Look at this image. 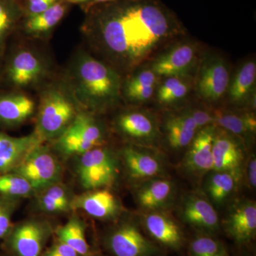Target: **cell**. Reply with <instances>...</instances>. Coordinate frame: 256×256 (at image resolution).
I'll return each mask as SVG.
<instances>
[{"instance_id":"obj_1","label":"cell","mask_w":256,"mask_h":256,"mask_svg":"<svg viewBox=\"0 0 256 256\" xmlns=\"http://www.w3.org/2000/svg\"><path fill=\"white\" fill-rule=\"evenodd\" d=\"M92 15L96 44L116 65L132 69L182 34L176 15L159 0H117Z\"/></svg>"},{"instance_id":"obj_2","label":"cell","mask_w":256,"mask_h":256,"mask_svg":"<svg viewBox=\"0 0 256 256\" xmlns=\"http://www.w3.org/2000/svg\"><path fill=\"white\" fill-rule=\"evenodd\" d=\"M75 76L79 98L89 108L104 110L118 102L120 77L107 64L82 55L76 66Z\"/></svg>"},{"instance_id":"obj_3","label":"cell","mask_w":256,"mask_h":256,"mask_svg":"<svg viewBox=\"0 0 256 256\" xmlns=\"http://www.w3.org/2000/svg\"><path fill=\"white\" fill-rule=\"evenodd\" d=\"M76 172L79 182L87 191L105 188L117 180L119 163L110 150L97 146L78 156Z\"/></svg>"},{"instance_id":"obj_4","label":"cell","mask_w":256,"mask_h":256,"mask_svg":"<svg viewBox=\"0 0 256 256\" xmlns=\"http://www.w3.org/2000/svg\"><path fill=\"white\" fill-rule=\"evenodd\" d=\"M72 102L57 90H50L42 97L35 132L42 140L58 139L76 116Z\"/></svg>"},{"instance_id":"obj_5","label":"cell","mask_w":256,"mask_h":256,"mask_svg":"<svg viewBox=\"0 0 256 256\" xmlns=\"http://www.w3.org/2000/svg\"><path fill=\"white\" fill-rule=\"evenodd\" d=\"M14 172L26 178L36 194L60 182L62 166L50 148L40 144L28 153Z\"/></svg>"},{"instance_id":"obj_6","label":"cell","mask_w":256,"mask_h":256,"mask_svg":"<svg viewBox=\"0 0 256 256\" xmlns=\"http://www.w3.org/2000/svg\"><path fill=\"white\" fill-rule=\"evenodd\" d=\"M200 62L196 44L182 42L160 54L152 60L150 68L158 77L188 78Z\"/></svg>"},{"instance_id":"obj_7","label":"cell","mask_w":256,"mask_h":256,"mask_svg":"<svg viewBox=\"0 0 256 256\" xmlns=\"http://www.w3.org/2000/svg\"><path fill=\"white\" fill-rule=\"evenodd\" d=\"M52 232L46 222L25 220L12 228L5 238L6 246L14 256H41Z\"/></svg>"},{"instance_id":"obj_8","label":"cell","mask_w":256,"mask_h":256,"mask_svg":"<svg viewBox=\"0 0 256 256\" xmlns=\"http://www.w3.org/2000/svg\"><path fill=\"white\" fill-rule=\"evenodd\" d=\"M196 88L202 99L215 102L226 94L230 82L228 65L218 55L207 54L198 65Z\"/></svg>"},{"instance_id":"obj_9","label":"cell","mask_w":256,"mask_h":256,"mask_svg":"<svg viewBox=\"0 0 256 256\" xmlns=\"http://www.w3.org/2000/svg\"><path fill=\"white\" fill-rule=\"evenodd\" d=\"M178 212L183 222L204 234L210 235L220 230L218 214L210 200L201 193L186 194L182 200Z\"/></svg>"},{"instance_id":"obj_10","label":"cell","mask_w":256,"mask_h":256,"mask_svg":"<svg viewBox=\"0 0 256 256\" xmlns=\"http://www.w3.org/2000/svg\"><path fill=\"white\" fill-rule=\"evenodd\" d=\"M214 170L232 173L242 178L245 148L242 138L216 128L213 144Z\"/></svg>"},{"instance_id":"obj_11","label":"cell","mask_w":256,"mask_h":256,"mask_svg":"<svg viewBox=\"0 0 256 256\" xmlns=\"http://www.w3.org/2000/svg\"><path fill=\"white\" fill-rule=\"evenodd\" d=\"M109 248L114 256H154L158 247L143 235L137 224H121L111 233L108 240Z\"/></svg>"},{"instance_id":"obj_12","label":"cell","mask_w":256,"mask_h":256,"mask_svg":"<svg viewBox=\"0 0 256 256\" xmlns=\"http://www.w3.org/2000/svg\"><path fill=\"white\" fill-rule=\"evenodd\" d=\"M151 148L140 146H124L121 158L129 178L143 182L151 178H163L165 173L162 160Z\"/></svg>"},{"instance_id":"obj_13","label":"cell","mask_w":256,"mask_h":256,"mask_svg":"<svg viewBox=\"0 0 256 256\" xmlns=\"http://www.w3.org/2000/svg\"><path fill=\"white\" fill-rule=\"evenodd\" d=\"M216 128L214 124L202 128L188 146L182 166L188 174L201 176L213 171V144Z\"/></svg>"},{"instance_id":"obj_14","label":"cell","mask_w":256,"mask_h":256,"mask_svg":"<svg viewBox=\"0 0 256 256\" xmlns=\"http://www.w3.org/2000/svg\"><path fill=\"white\" fill-rule=\"evenodd\" d=\"M117 127L137 146L152 148L159 141V126L154 116L143 110L128 111L117 119Z\"/></svg>"},{"instance_id":"obj_15","label":"cell","mask_w":256,"mask_h":256,"mask_svg":"<svg viewBox=\"0 0 256 256\" xmlns=\"http://www.w3.org/2000/svg\"><path fill=\"white\" fill-rule=\"evenodd\" d=\"M224 227L237 244L249 242L256 234V204L252 200H242L230 207Z\"/></svg>"},{"instance_id":"obj_16","label":"cell","mask_w":256,"mask_h":256,"mask_svg":"<svg viewBox=\"0 0 256 256\" xmlns=\"http://www.w3.org/2000/svg\"><path fill=\"white\" fill-rule=\"evenodd\" d=\"M142 224L152 238L161 245L172 250L182 248L184 242L182 230L162 210L146 212L142 216Z\"/></svg>"},{"instance_id":"obj_17","label":"cell","mask_w":256,"mask_h":256,"mask_svg":"<svg viewBox=\"0 0 256 256\" xmlns=\"http://www.w3.org/2000/svg\"><path fill=\"white\" fill-rule=\"evenodd\" d=\"M72 210H82L98 220H112L119 214L120 204L114 194L107 188L89 190L74 197Z\"/></svg>"},{"instance_id":"obj_18","label":"cell","mask_w":256,"mask_h":256,"mask_svg":"<svg viewBox=\"0 0 256 256\" xmlns=\"http://www.w3.org/2000/svg\"><path fill=\"white\" fill-rule=\"evenodd\" d=\"M42 142L35 132L18 138L0 132V174L14 172L28 153Z\"/></svg>"},{"instance_id":"obj_19","label":"cell","mask_w":256,"mask_h":256,"mask_svg":"<svg viewBox=\"0 0 256 256\" xmlns=\"http://www.w3.org/2000/svg\"><path fill=\"white\" fill-rule=\"evenodd\" d=\"M174 184L164 178H151L141 182L136 193L138 204L146 212L162 210L174 198Z\"/></svg>"},{"instance_id":"obj_20","label":"cell","mask_w":256,"mask_h":256,"mask_svg":"<svg viewBox=\"0 0 256 256\" xmlns=\"http://www.w3.org/2000/svg\"><path fill=\"white\" fill-rule=\"evenodd\" d=\"M164 130L168 146L180 150L190 146L200 130L186 110L168 116L164 121Z\"/></svg>"},{"instance_id":"obj_21","label":"cell","mask_w":256,"mask_h":256,"mask_svg":"<svg viewBox=\"0 0 256 256\" xmlns=\"http://www.w3.org/2000/svg\"><path fill=\"white\" fill-rule=\"evenodd\" d=\"M34 102L23 94L0 95V124L14 126L23 122L34 111Z\"/></svg>"},{"instance_id":"obj_22","label":"cell","mask_w":256,"mask_h":256,"mask_svg":"<svg viewBox=\"0 0 256 256\" xmlns=\"http://www.w3.org/2000/svg\"><path fill=\"white\" fill-rule=\"evenodd\" d=\"M41 62L32 52H18L10 60L6 69L8 78L16 86H28L41 75Z\"/></svg>"},{"instance_id":"obj_23","label":"cell","mask_w":256,"mask_h":256,"mask_svg":"<svg viewBox=\"0 0 256 256\" xmlns=\"http://www.w3.org/2000/svg\"><path fill=\"white\" fill-rule=\"evenodd\" d=\"M256 64L255 60H248L238 68L229 82V100L236 105L248 104L250 97L256 92Z\"/></svg>"},{"instance_id":"obj_24","label":"cell","mask_w":256,"mask_h":256,"mask_svg":"<svg viewBox=\"0 0 256 256\" xmlns=\"http://www.w3.org/2000/svg\"><path fill=\"white\" fill-rule=\"evenodd\" d=\"M240 180L227 172H210L205 183L207 198L215 206H223L230 198Z\"/></svg>"},{"instance_id":"obj_25","label":"cell","mask_w":256,"mask_h":256,"mask_svg":"<svg viewBox=\"0 0 256 256\" xmlns=\"http://www.w3.org/2000/svg\"><path fill=\"white\" fill-rule=\"evenodd\" d=\"M217 128L238 137L255 134L256 118L252 112L237 114L232 111L216 110L213 112Z\"/></svg>"},{"instance_id":"obj_26","label":"cell","mask_w":256,"mask_h":256,"mask_svg":"<svg viewBox=\"0 0 256 256\" xmlns=\"http://www.w3.org/2000/svg\"><path fill=\"white\" fill-rule=\"evenodd\" d=\"M58 240L67 244L80 256H88L90 247L86 238L85 226L80 218L74 216L56 230Z\"/></svg>"},{"instance_id":"obj_27","label":"cell","mask_w":256,"mask_h":256,"mask_svg":"<svg viewBox=\"0 0 256 256\" xmlns=\"http://www.w3.org/2000/svg\"><path fill=\"white\" fill-rule=\"evenodd\" d=\"M66 11V5L65 3L58 2L40 14L28 16L25 28L28 33L34 34L50 31L62 20Z\"/></svg>"},{"instance_id":"obj_28","label":"cell","mask_w":256,"mask_h":256,"mask_svg":"<svg viewBox=\"0 0 256 256\" xmlns=\"http://www.w3.org/2000/svg\"><path fill=\"white\" fill-rule=\"evenodd\" d=\"M22 14L16 0H0V57L4 54L10 34Z\"/></svg>"},{"instance_id":"obj_29","label":"cell","mask_w":256,"mask_h":256,"mask_svg":"<svg viewBox=\"0 0 256 256\" xmlns=\"http://www.w3.org/2000/svg\"><path fill=\"white\" fill-rule=\"evenodd\" d=\"M70 126L88 142L96 148L102 146L104 131L92 116L86 114H76Z\"/></svg>"},{"instance_id":"obj_30","label":"cell","mask_w":256,"mask_h":256,"mask_svg":"<svg viewBox=\"0 0 256 256\" xmlns=\"http://www.w3.org/2000/svg\"><path fill=\"white\" fill-rule=\"evenodd\" d=\"M36 194L26 178L14 172L0 174V196L20 198Z\"/></svg>"},{"instance_id":"obj_31","label":"cell","mask_w":256,"mask_h":256,"mask_svg":"<svg viewBox=\"0 0 256 256\" xmlns=\"http://www.w3.org/2000/svg\"><path fill=\"white\" fill-rule=\"evenodd\" d=\"M95 148L92 144L86 141L70 126L56 139L57 149L62 154L67 156H78Z\"/></svg>"},{"instance_id":"obj_32","label":"cell","mask_w":256,"mask_h":256,"mask_svg":"<svg viewBox=\"0 0 256 256\" xmlns=\"http://www.w3.org/2000/svg\"><path fill=\"white\" fill-rule=\"evenodd\" d=\"M190 256H228L226 249L222 242L210 235L195 237L188 246Z\"/></svg>"},{"instance_id":"obj_33","label":"cell","mask_w":256,"mask_h":256,"mask_svg":"<svg viewBox=\"0 0 256 256\" xmlns=\"http://www.w3.org/2000/svg\"><path fill=\"white\" fill-rule=\"evenodd\" d=\"M20 198L0 196V238H5L12 228V218Z\"/></svg>"},{"instance_id":"obj_34","label":"cell","mask_w":256,"mask_h":256,"mask_svg":"<svg viewBox=\"0 0 256 256\" xmlns=\"http://www.w3.org/2000/svg\"><path fill=\"white\" fill-rule=\"evenodd\" d=\"M158 76L150 68L143 69L128 79L124 86V92L144 88L156 87Z\"/></svg>"},{"instance_id":"obj_35","label":"cell","mask_w":256,"mask_h":256,"mask_svg":"<svg viewBox=\"0 0 256 256\" xmlns=\"http://www.w3.org/2000/svg\"><path fill=\"white\" fill-rule=\"evenodd\" d=\"M38 197V205L40 208L47 213L60 214L68 212L72 210L70 206L55 201L44 194L40 193Z\"/></svg>"},{"instance_id":"obj_36","label":"cell","mask_w":256,"mask_h":256,"mask_svg":"<svg viewBox=\"0 0 256 256\" xmlns=\"http://www.w3.org/2000/svg\"><path fill=\"white\" fill-rule=\"evenodd\" d=\"M190 114L196 124L198 130L206 127L208 126H215L214 116L213 112L208 111L200 110V109H193L188 110Z\"/></svg>"},{"instance_id":"obj_37","label":"cell","mask_w":256,"mask_h":256,"mask_svg":"<svg viewBox=\"0 0 256 256\" xmlns=\"http://www.w3.org/2000/svg\"><path fill=\"white\" fill-rule=\"evenodd\" d=\"M43 256H80L67 244L58 240L52 246H50Z\"/></svg>"},{"instance_id":"obj_38","label":"cell","mask_w":256,"mask_h":256,"mask_svg":"<svg viewBox=\"0 0 256 256\" xmlns=\"http://www.w3.org/2000/svg\"><path fill=\"white\" fill-rule=\"evenodd\" d=\"M246 176V182L252 188L256 186V158L255 154H252L246 160L242 170V176Z\"/></svg>"},{"instance_id":"obj_39","label":"cell","mask_w":256,"mask_h":256,"mask_svg":"<svg viewBox=\"0 0 256 256\" xmlns=\"http://www.w3.org/2000/svg\"><path fill=\"white\" fill-rule=\"evenodd\" d=\"M156 87H148L124 92L130 100L134 102H143L149 100L154 96Z\"/></svg>"},{"instance_id":"obj_40","label":"cell","mask_w":256,"mask_h":256,"mask_svg":"<svg viewBox=\"0 0 256 256\" xmlns=\"http://www.w3.org/2000/svg\"><path fill=\"white\" fill-rule=\"evenodd\" d=\"M58 2V0H28V16L40 14Z\"/></svg>"},{"instance_id":"obj_41","label":"cell","mask_w":256,"mask_h":256,"mask_svg":"<svg viewBox=\"0 0 256 256\" xmlns=\"http://www.w3.org/2000/svg\"><path fill=\"white\" fill-rule=\"evenodd\" d=\"M117 1V0H90L88 3L86 10H90L96 5L106 4V3L112 2Z\"/></svg>"},{"instance_id":"obj_42","label":"cell","mask_w":256,"mask_h":256,"mask_svg":"<svg viewBox=\"0 0 256 256\" xmlns=\"http://www.w3.org/2000/svg\"><path fill=\"white\" fill-rule=\"evenodd\" d=\"M68 2L74 3V4H78V3H84L88 1H90V0H67Z\"/></svg>"}]
</instances>
